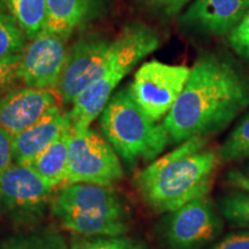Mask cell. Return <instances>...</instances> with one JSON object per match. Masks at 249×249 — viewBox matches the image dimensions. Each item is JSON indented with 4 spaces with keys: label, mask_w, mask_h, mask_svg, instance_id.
<instances>
[{
    "label": "cell",
    "mask_w": 249,
    "mask_h": 249,
    "mask_svg": "<svg viewBox=\"0 0 249 249\" xmlns=\"http://www.w3.org/2000/svg\"><path fill=\"white\" fill-rule=\"evenodd\" d=\"M52 213H79L112 220H126L128 210L111 186L97 183H67L53 194Z\"/></svg>",
    "instance_id": "11"
},
{
    "label": "cell",
    "mask_w": 249,
    "mask_h": 249,
    "mask_svg": "<svg viewBox=\"0 0 249 249\" xmlns=\"http://www.w3.org/2000/svg\"><path fill=\"white\" fill-rule=\"evenodd\" d=\"M219 213L231 225L249 229V191L238 189L223 196Z\"/></svg>",
    "instance_id": "22"
},
{
    "label": "cell",
    "mask_w": 249,
    "mask_h": 249,
    "mask_svg": "<svg viewBox=\"0 0 249 249\" xmlns=\"http://www.w3.org/2000/svg\"><path fill=\"white\" fill-rule=\"evenodd\" d=\"M248 107L249 76L226 59L203 55L163 126L173 142L182 143L219 132Z\"/></svg>",
    "instance_id": "1"
},
{
    "label": "cell",
    "mask_w": 249,
    "mask_h": 249,
    "mask_svg": "<svg viewBox=\"0 0 249 249\" xmlns=\"http://www.w3.org/2000/svg\"><path fill=\"white\" fill-rule=\"evenodd\" d=\"M112 40L97 34L79 38L68 48L60 79L55 88L64 104L73 105L75 99L95 81L108 57Z\"/></svg>",
    "instance_id": "9"
},
{
    "label": "cell",
    "mask_w": 249,
    "mask_h": 249,
    "mask_svg": "<svg viewBox=\"0 0 249 249\" xmlns=\"http://www.w3.org/2000/svg\"><path fill=\"white\" fill-rule=\"evenodd\" d=\"M249 12V0H194L181 23L211 35H229Z\"/></svg>",
    "instance_id": "13"
},
{
    "label": "cell",
    "mask_w": 249,
    "mask_h": 249,
    "mask_svg": "<svg viewBox=\"0 0 249 249\" xmlns=\"http://www.w3.org/2000/svg\"><path fill=\"white\" fill-rule=\"evenodd\" d=\"M71 138V129L65 132L57 141L27 165L52 189L66 181Z\"/></svg>",
    "instance_id": "16"
},
{
    "label": "cell",
    "mask_w": 249,
    "mask_h": 249,
    "mask_svg": "<svg viewBox=\"0 0 249 249\" xmlns=\"http://www.w3.org/2000/svg\"><path fill=\"white\" fill-rule=\"evenodd\" d=\"M53 189L26 165L13 163L0 173V204L15 224L35 225L51 205Z\"/></svg>",
    "instance_id": "7"
},
{
    "label": "cell",
    "mask_w": 249,
    "mask_h": 249,
    "mask_svg": "<svg viewBox=\"0 0 249 249\" xmlns=\"http://www.w3.org/2000/svg\"><path fill=\"white\" fill-rule=\"evenodd\" d=\"M13 163V135L0 126V173Z\"/></svg>",
    "instance_id": "26"
},
{
    "label": "cell",
    "mask_w": 249,
    "mask_h": 249,
    "mask_svg": "<svg viewBox=\"0 0 249 249\" xmlns=\"http://www.w3.org/2000/svg\"><path fill=\"white\" fill-rule=\"evenodd\" d=\"M227 182L236 189L249 191V176L245 174L241 170H232L226 176Z\"/></svg>",
    "instance_id": "29"
},
{
    "label": "cell",
    "mask_w": 249,
    "mask_h": 249,
    "mask_svg": "<svg viewBox=\"0 0 249 249\" xmlns=\"http://www.w3.org/2000/svg\"><path fill=\"white\" fill-rule=\"evenodd\" d=\"M222 231V218L207 195L170 213L163 235L170 249H200L216 240Z\"/></svg>",
    "instance_id": "8"
},
{
    "label": "cell",
    "mask_w": 249,
    "mask_h": 249,
    "mask_svg": "<svg viewBox=\"0 0 249 249\" xmlns=\"http://www.w3.org/2000/svg\"><path fill=\"white\" fill-rule=\"evenodd\" d=\"M1 249H68V246L60 233L43 229L8 238L2 242Z\"/></svg>",
    "instance_id": "19"
},
{
    "label": "cell",
    "mask_w": 249,
    "mask_h": 249,
    "mask_svg": "<svg viewBox=\"0 0 249 249\" xmlns=\"http://www.w3.org/2000/svg\"><path fill=\"white\" fill-rule=\"evenodd\" d=\"M209 249H249V232L232 233Z\"/></svg>",
    "instance_id": "28"
},
{
    "label": "cell",
    "mask_w": 249,
    "mask_h": 249,
    "mask_svg": "<svg viewBox=\"0 0 249 249\" xmlns=\"http://www.w3.org/2000/svg\"><path fill=\"white\" fill-rule=\"evenodd\" d=\"M145 4L166 17H174L192 0H143Z\"/></svg>",
    "instance_id": "27"
},
{
    "label": "cell",
    "mask_w": 249,
    "mask_h": 249,
    "mask_svg": "<svg viewBox=\"0 0 249 249\" xmlns=\"http://www.w3.org/2000/svg\"><path fill=\"white\" fill-rule=\"evenodd\" d=\"M191 75V68L158 60L144 62L128 90L134 101L154 121L169 114Z\"/></svg>",
    "instance_id": "6"
},
{
    "label": "cell",
    "mask_w": 249,
    "mask_h": 249,
    "mask_svg": "<svg viewBox=\"0 0 249 249\" xmlns=\"http://www.w3.org/2000/svg\"><path fill=\"white\" fill-rule=\"evenodd\" d=\"M58 93L49 89L20 87L0 98V126L9 134L29 128L58 107Z\"/></svg>",
    "instance_id": "12"
},
{
    "label": "cell",
    "mask_w": 249,
    "mask_h": 249,
    "mask_svg": "<svg viewBox=\"0 0 249 249\" xmlns=\"http://www.w3.org/2000/svg\"><path fill=\"white\" fill-rule=\"evenodd\" d=\"M21 53L0 58V95L18 80V68Z\"/></svg>",
    "instance_id": "25"
},
{
    "label": "cell",
    "mask_w": 249,
    "mask_h": 249,
    "mask_svg": "<svg viewBox=\"0 0 249 249\" xmlns=\"http://www.w3.org/2000/svg\"><path fill=\"white\" fill-rule=\"evenodd\" d=\"M71 129L70 114L54 107L29 128L13 135L14 163L29 165L67 130Z\"/></svg>",
    "instance_id": "14"
},
{
    "label": "cell",
    "mask_w": 249,
    "mask_h": 249,
    "mask_svg": "<svg viewBox=\"0 0 249 249\" xmlns=\"http://www.w3.org/2000/svg\"><path fill=\"white\" fill-rule=\"evenodd\" d=\"M160 46L157 33L147 24H127L114 40L111 51L93 82L71 105L70 119L71 130L90 128V124L102 114L114 89L134 67Z\"/></svg>",
    "instance_id": "3"
},
{
    "label": "cell",
    "mask_w": 249,
    "mask_h": 249,
    "mask_svg": "<svg viewBox=\"0 0 249 249\" xmlns=\"http://www.w3.org/2000/svg\"><path fill=\"white\" fill-rule=\"evenodd\" d=\"M205 144L204 138L189 139L140 171L135 187L152 210L172 213L208 195L219 157Z\"/></svg>",
    "instance_id": "2"
},
{
    "label": "cell",
    "mask_w": 249,
    "mask_h": 249,
    "mask_svg": "<svg viewBox=\"0 0 249 249\" xmlns=\"http://www.w3.org/2000/svg\"><path fill=\"white\" fill-rule=\"evenodd\" d=\"M0 4L12 15L28 40L35 38L44 28L46 0H0Z\"/></svg>",
    "instance_id": "18"
},
{
    "label": "cell",
    "mask_w": 249,
    "mask_h": 249,
    "mask_svg": "<svg viewBox=\"0 0 249 249\" xmlns=\"http://www.w3.org/2000/svg\"><path fill=\"white\" fill-rule=\"evenodd\" d=\"M227 40L233 51L249 60V12L227 35Z\"/></svg>",
    "instance_id": "24"
},
{
    "label": "cell",
    "mask_w": 249,
    "mask_h": 249,
    "mask_svg": "<svg viewBox=\"0 0 249 249\" xmlns=\"http://www.w3.org/2000/svg\"><path fill=\"white\" fill-rule=\"evenodd\" d=\"M71 249H144L139 242L120 236H89L77 239L71 244Z\"/></svg>",
    "instance_id": "23"
},
{
    "label": "cell",
    "mask_w": 249,
    "mask_h": 249,
    "mask_svg": "<svg viewBox=\"0 0 249 249\" xmlns=\"http://www.w3.org/2000/svg\"><path fill=\"white\" fill-rule=\"evenodd\" d=\"M27 40L12 15L0 4V58L21 53Z\"/></svg>",
    "instance_id": "21"
},
{
    "label": "cell",
    "mask_w": 249,
    "mask_h": 249,
    "mask_svg": "<svg viewBox=\"0 0 249 249\" xmlns=\"http://www.w3.org/2000/svg\"><path fill=\"white\" fill-rule=\"evenodd\" d=\"M64 229L86 236H120L128 231L126 220H112L79 213L55 214Z\"/></svg>",
    "instance_id": "17"
},
{
    "label": "cell",
    "mask_w": 249,
    "mask_h": 249,
    "mask_svg": "<svg viewBox=\"0 0 249 249\" xmlns=\"http://www.w3.org/2000/svg\"><path fill=\"white\" fill-rule=\"evenodd\" d=\"M67 40L43 29L21 52L18 80L30 88L55 91L67 57Z\"/></svg>",
    "instance_id": "10"
},
{
    "label": "cell",
    "mask_w": 249,
    "mask_h": 249,
    "mask_svg": "<svg viewBox=\"0 0 249 249\" xmlns=\"http://www.w3.org/2000/svg\"><path fill=\"white\" fill-rule=\"evenodd\" d=\"M241 171H242V172H244L245 174H247V176H249V166L246 167L245 170H241Z\"/></svg>",
    "instance_id": "30"
},
{
    "label": "cell",
    "mask_w": 249,
    "mask_h": 249,
    "mask_svg": "<svg viewBox=\"0 0 249 249\" xmlns=\"http://www.w3.org/2000/svg\"><path fill=\"white\" fill-rule=\"evenodd\" d=\"M101 127L105 139L128 164L155 160L171 141L163 124L144 113L128 88L112 95L101 114Z\"/></svg>",
    "instance_id": "4"
},
{
    "label": "cell",
    "mask_w": 249,
    "mask_h": 249,
    "mask_svg": "<svg viewBox=\"0 0 249 249\" xmlns=\"http://www.w3.org/2000/svg\"><path fill=\"white\" fill-rule=\"evenodd\" d=\"M102 8L103 0H46L43 29L68 39L95 20Z\"/></svg>",
    "instance_id": "15"
},
{
    "label": "cell",
    "mask_w": 249,
    "mask_h": 249,
    "mask_svg": "<svg viewBox=\"0 0 249 249\" xmlns=\"http://www.w3.org/2000/svg\"><path fill=\"white\" fill-rule=\"evenodd\" d=\"M124 178L119 155L91 128L73 132L70 143L65 183H97L112 186Z\"/></svg>",
    "instance_id": "5"
},
{
    "label": "cell",
    "mask_w": 249,
    "mask_h": 249,
    "mask_svg": "<svg viewBox=\"0 0 249 249\" xmlns=\"http://www.w3.org/2000/svg\"><path fill=\"white\" fill-rule=\"evenodd\" d=\"M219 161L230 163L249 158V113L239 121L219 148Z\"/></svg>",
    "instance_id": "20"
}]
</instances>
